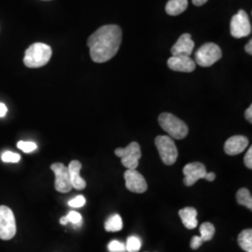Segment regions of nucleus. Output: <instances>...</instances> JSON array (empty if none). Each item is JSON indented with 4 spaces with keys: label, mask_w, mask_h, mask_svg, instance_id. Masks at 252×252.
<instances>
[{
    "label": "nucleus",
    "mask_w": 252,
    "mask_h": 252,
    "mask_svg": "<svg viewBox=\"0 0 252 252\" xmlns=\"http://www.w3.org/2000/svg\"><path fill=\"white\" fill-rule=\"evenodd\" d=\"M122 39L123 31L119 26L108 25L99 27L87 40L92 60L100 63L112 59L119 52Z\"/></svg>",
    "instance_id": "nucleus-1"
},
{
    "label": "nucleus",
    "mask_w": 252,
    "mask_h": 252,
    "mask_svg": "<svg viewBox=\"0 0 252 252\" xmlns=\"http://www.w3.org/2000/svg\"><path fill=\"white\" fill-rule=\"evenodd\" d=\"M53 50L49 45L36 42L30 46L25 54L24 63L29 68H38L49 63Z\"/></svg>",
    "instance_id": "nucleus-2"
},
{
    "label": "nucleus",
    "mask_w": 252,
    "mask_h": 252,
    "mask_svg": "<svg viewBox=\"0 0 252 252\" xmlns=\"http://www.w3.org/2000/svg\"><path fill=\"white\" fill-rule=\"evenodd\" d=\"M158 123L162 129L170 135L171 138L183 139L189 133V128L187 125L171 113H162L158 118Z\"/></svg>",
    "instance_id": "nucleus-3"
},
{
    "label": "nucleus",
    "mask_w": 252,
    "mask_h": 252,
    "mask_svg": "<svg viewBox=\"0 0 252 252\" xmlns=\"http://www.w3.org/2000/svg\"><path fill=\"white\" fill-rule=\"evenodd\" d=\"M155 145L164 164L172 165L176 162L179 152L173 138L168 135H158L155 138Z\"/></svg>",
    "instance_id": "nucleus-4"
},
{
    "label": "nucleus",
    "mask_w": 252,
    "mask_h": 252,
    "mask_svg": "<svg viewBox=\"0 0 252 252\" xmlns=\"http://www.w3.org/2000/svg\"><path fill=\"white\" fill-rule=\"evenodd\" d=\"M222 56L221 50L219 46L208 42L201 46L195 53L196 63L203 67H208L218 62Z\"/></svg>",
    "instance_id": "nucleus-5"
},
{
    "label": "nucleus",
    "mask_w": 252,
    "mask_h": 252,
    "mask_svg": "<svg viewBox=\"0 0 252 252\" xmlns=\"http://www.w3.org/2000/svg\"><path fill=\"white\" fill-rule=\"evenodd\" d=\"M115 154L121 158V162L127 169H136L141 158V149L137 142H131L126 148H118Z\"/></svg>",
    "instance_id": "nucleus-6"
},
{
    "label": "nucleus",
    "mask_w": 252,
    "mask_h": 252,
    "mask_svg": "<svg viewBox=\"0 0 252 252\" xmlns=\"http://www.w3.org/2000/svg\"><path fill=\"white\" fill-rule=\"evenodd\" d=\"M16 231V220L12 210L6 206H0V239L10 240Z\"/></svg>",
    "instance_id": "nucleus-7"
},
{
    "label": "nucleus",
    "mask_w": 252,
    "mask_h": 252,
    "mask_svg": "<svg viewBox=\"0 0 252 252\" xmlns=\"http://www.w3.org/2000/svg\"><path fill=\"white\" fill-rule=\"evenodd\" d=\"M230 31L231 35L235 38H241L251 35L252 25L248 13L243 9H240L232 17Z\"/></svg>",
    "instance_id": "nucleus-8"
},
{
    "label": "nucleus",
    "mask_w": 252,
    "mask_h": 252,
    "mask_svg": "<svg viewBox=\"0 0 252 252\" xmlns=\"http://www.w3.org/2000/svg\"><path fill=\"white\" fill-rule=\"evenodd\" d=\"M51 169L55 175V189L62 193L69 192L72 189V185L70 182L68 168L62 162H54L51 165Z\"/></svg>",
    "instance_id": "nucleus-9"
},
{
    "label": "nucleus",
    "mask_w": 252,
    "mask_h": 252,
    "mask_svg": "<svg viewBox=\"0 0 252 252\" xmlns=\"http://www.w3.org/2000/svg\"><path fill=\"white\" fill-rule=\"evenodd\" d=\"M207 173L206 166L202 162H190L186 164L183 168V174H184L183 182L188 187L192 186L199 180L205 179Z\"/></svg>",
    "instance_id": "nucleus-10"
},
{
    "label": "nucleus",
    "mask_w": 252,
    "mask_h": 252,
    "mask_svg": "<svg viewBox=\"0 0 252 252\" xmlns=\"http://www.w3.org/2000/svg\"><path fill=\"white\" fill-rule=\"evenodd\" d=\"M126 189L135 193H143L148 189L144 177L136 169H127L125 172Z\"/></svg>",
    "instance_id": "nucleus-11"
},
{
    "label": "nucleus",
    "mask_w": 252,
    "mask_h": 252,
    "mask_svg": "<svg viewBox=\"0 0 252 252\" xmlns=\"http://www.w3.org/2000/svg\"><path fill=\"white\" fill-rule=\"evenodd\" d=\"M167 65L171 70L179 72H192L196 67L195 62L189 56H172Z\"/></svg>",
    "instance_id": "nucleus-12"
},
{
    "label": "nucleus",
    "mask_w": 252,
    "mask_h": 252,
    "mask_svg": "<svg viewBox=\"0 0 252 252\" xmlns=\"http://www.w3.org/2000/svg\"><path fill=\"white\" fill-rule=\"evenodd\" d=\"M194 42L189 34H183L171 48L172 56H189L192 54Z\"/></svg>",
    "instance_id": "nucleus-13"
},
{
    "label": "nucleus",
    "mask_w": 252,
    "mask_h": 252,
    "mask_svg": "<svg viewBox=\"0 0 252 252\" xmlns=\"http://www.w3.org/2000/svg\"><path fill=\"white\" fill-rule=\"evenodd\" d=\"M201 236H193L190 240V248L191 250H198L204 242L210 241L215 234V227L210 222H204L199 228Z\"/></svg>",
    "instance_id": "nucleus-14"
},
{
    "label": "nucleus",
    "mask_w": 252,
    "mask_h": 252,
    "mask_svg": "<svg viewBox=\"0 0 252 252\" xmlns=\"http://www.w3.org/2000/svg\"><path fill=\"white\" fill-rule=\"evenodd\" d=\"M249 146V139L244 135H234L226 140L224 152L228 155H237L243 153Z\"/></svg>",
    "instance_id": "nucleus-15"
},
{
    "label": "nucleus",
    "mask_w": 252,
    "mask_h": 252,
    "mask_svg": "<svg viewBox=\"0 0 252 252\" xmlns=\"http://www.w3.org/2000/svg\"><path fill=\"white\" fill-rule=\"evenodd\" d=\"M82 167L81 162L74 160L70 162L68 165V172H69V178H70V182L72 185V188L81 190L85 189L86 187V181L83 180L81 177V169Z\"/></svg>",
    "instance_id": "nucleus-16"
},
{
    "label": "nucleus",
    "mask_w": 252,
    "mask_h": 252,
    "mask_svg": "<svg viewBox=\"0 0 252 252\" xmlns=\"http://www.w3.org/2000/svg\"><path fill=\"white\" fill-rule=\"evenodd\" d=\"M179 215L182 220L183 225L187 229H194L198 225L197 220V210L194 207H187L180 209L179 211Z\"/></svg>",
    "instance_id": "nucleus-17"
},
{
    "label": "nucleus",
    "mask_w": 252,
    "mask_h": 252,
    "mask_svg": "<svg viewBox=\"0 0 252 252\" xmlns=\"http://www.w3.org/2000/svg\"><path fill=\"white\" fill-rule=\"evenodd\" d=\"M188 8V0H169L166 3L165 11L170 16H178Z\"/></svg>",
    "instance_id": "nucleus-18"
},
{
    "label": "nucleus",
    "mask_w": 252,
    "mask_h": 252,
    "mask_svg": "<svg viewBox=\"0 0 252 252\" xmlns=\"http://www.w3.org/2000/svg\"><path fill=\"white\" fill-rule=\"evenodd\" d=\"M239 247L246 252H252V230L246 229L242 231L237 238Z\"/></svg>",
    "instance_id": "nucleus-19"
},
{
    "label": "nucleus",
    "mask_w": 252,
    "mask_h": 252,
    "mask_svg": "<svg viewBox=\"0 0 252 252\" xmlns=\"http://www.w3.org/2000/svg\"><path fill=\"white\" fill-rule=\"evenodd\" d=\"M236 200L240 206H245L250 210L252 209V196L251 191L246 188L238 189L236 193Z\"/></svg>",
    "instance_id": "nucleus-20"
},
{
    "label": "nucleus",
    "mask_w": 252,
    "mask_h": 252,
    "mask_svg": "<svg viewBox=\"0 0 252 252\" xmlns=\"http://www.w3.org/2000/svg\"><path fill=\"white\" fill-rule=\"evenodd\" d=\"M123 220L120 215H112L105 222V230L107 232H119L123 229Z\"/></svg>",
    "instance_id": "nucleus-21"
},
{
    "label": "nucleus",
    "mask_w": 252,
    "mask_h": 252,
    "mask_svg": "<svg viewBox=\"0 0 252 252\" xmlns=\"http://www.w3.org/2000/svg\"><path fill=\"white\" fill-rule=\"evenodd\" d=\"M141 248V241L136 236H130L127 239L126 250L128 252H138Z\"/></svg>",
    "instance_id": "nucleus-22"
},
{
    "label": "nucleus",
    "mask_w": 252,
    "mask_h": 252,
    "mask_svg": "<svg viewBox=\"0 0 252 252\" xmlns=\"http://www.w3.org/2000/svg\"><path fill=\"white\" fill-rule=\"evenodd\" d=\"M17 147L24 153H30L36 151L37 146L34 142H26V141H19Z\"/></svg>",
    "instance_id": "nucleus-23"
},
{
    "label": "nucleus",
    "mask_w": 252,
    "mask_h": 252,
    "mask_svg": "<svg viewBox=\"0 0 252 252\" xmlns=\"http://www.w3.org/2000/svg\"><path fill=\"white\" fill-rule=\"evenodd\" d=\"M2 161L5 162H18L21 159V156L18 153L5 152L1 156Z\"/></svg>",
    "instance_id": "nucleus-24"
},
{
    "label": "nucleus",
    "mask_w": 252,
    "mask_h": 252,
    "mask_svg": "<svg viewBox=\"0 0 252 252\" xmlns=\"http://www.w3.org/2000/svg\"><path fill=\"white\" fill-rule=\"evenodd\" d=\"M108 251L110 252H126V246L125 244L121 243L117 240H112L108 244Z\"/></svg>",
    "instance_id": "nucleus-25"
},
{
    "label": "nucleus",
    "mask_w": 252,
    "mask_h": 252,
    "mask_svg": "<svg viewBox=\"0 0 252 252\" xmlns=\"http://www.w3.org/2000/svg\"><path fill=\"white\" fill-rule=\"evenodd\" d=\"M65 217H66L68 222H71L73 224H81V221H82L81 214L79 212H76V211H70L67 214V216Z\"/></svg>",
    "instance_id": "nucleus-26"
},
{
    "label": "nucleus",
    "mask_w": 252,
    "mask_h": 252,
    "mask_svg": "<svg viewBox=\"0 0 252 252\" xmlns=\"http://www.w3.org/2000/svg\"><path fill=\"white\" fill-rule=\"evenodd\" d=\"M86 203V200L82 195H78L77 197L70 200L68 202V205L71 207H83Z\"/></svg>",
    "instance_id": "nucleus-27"
},
{
    "label": "nucleus",
    "mask_w": 252,
    "mask_h": 252,
    "mask_svg": "<svg viewBox=\"0 0 252 252\" xmlns=\"http://www.w3.org/2000/svg\"><path fill=\"white\" fill-rule=\"evenodd\" d=\"M244 162L245 165L249 168L252 169V147H250L248 153H246L245 158H244Z\"/></svg>",
    "instance_id": "nucleus-28"
},
{
    "label": "nucleus",
    "mask_w": 252,
    "mask_h": 252,
    "mask_svg": "<svg viewBox=\"0 0 252 252\" xmlns=\"http://www.w3.org/2000/svg\"><path fill=\"white\" fill-rule=\"evenodd\" d=\"M245 118H246V120L250 124H252V105H251L249 108L246 109V111H245Z\"/></svg>",
    "instance_id": "nucleus-29"
},
{
    "label": "nucleus",
    "mask_w": 252,
    "mask_h": 252,
    "mask_svg": "<svg viewBox=\"0 0 252 252\" xmlns=\"http://www.w3.org/2000/svg\"><path fill=\"white\" fill-rule=\"evenodd\" d=\"M7 112H8V108L6 107V105L3 103H0V117L6 116Z\"/></svg>",
    "instance_id": "nucleus-30"
},
{
    "label": "nucleus",
    "mask_w": 252,
    "mask_h": 252,
    "mask_svg": "<svg viewBox=\"0 0 252 252\" xmlns=\"http://www.w3.org/2000/svg\"><path fill=\"white\" fill-rule=\"evenodd\" d=\"M215 179H216V175H215V173H213V172L207 173V175H206V177H205V180H207V181H213Z\"/></svg>",
    "instance_id": "nucleus-31"
},
{
    "label": "nucleus",
    "mask_w": 252,
    "mask_h": 252,
    "mask_svg": "<svg viewBox=\"0 0 252 252\" xmlns=\"http://www.w3.org/2000/svg\"><path fill=\"white\" fill-rule=\"evenodd\" d=\"M252 39H250V41H249V43L246 45L245 47V50H246V53L247 54H250V55H252Z\"/></svg>",
    "instance_id": "nucleus-32"
},
{
    "label": "nucleus",
    "mask_w": 252,
    "mask_h": 252,
    "mask_svg": "<svg viewBox=\"0 0 252 252\" xmlns=\"http://www.w3.org/2000/svg\"><path fill=\"white\" fill-rule=\"evenodd\" d=\"M208 0H192V3L194 6L196 7H200V6H203L204 4H206Z\"/></svg>",
    "instance_id": "nucleus-33"
},
{
    "label": "nucleus",
    "mask_w": 252,
    "mask_h": 252,
    "mask_svg": "<svg viewBox=\"0 0 252 252\" xmlns=\"http://www.w3.org/2000/svg\"><path fill=\"white\" fill-rule=\"evenodd\" d=\"M60 223H61L62 225H66V224L68 223V220H67L66 217H62V218L60 219Z\"/></svg>",
    "instance_id": "nucleus-34"
}]
</instances>
